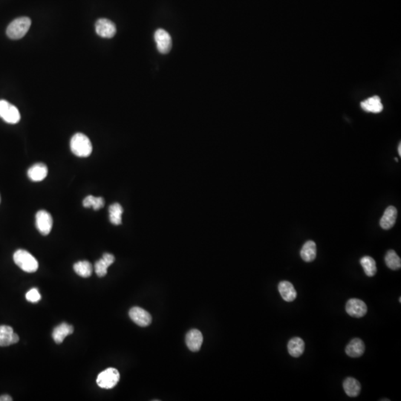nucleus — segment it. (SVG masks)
I'll use <instances>...</instances> for the list:
<instances>
[{
	"instance_id": "1",
	"label": "nucleus",
	"mask_w": 401,
	"mask_h": 401,
	"mask_svg": "<svg viewBox=\"0 0 401 401\" xmlns=\"http://www.w3.org/2000/svg\"><path fill=\"white\" fill-rule=\"evenodd\" d=\"M72 153L77 157L86 158L92 152V145L90 140L83 133H77L73 135L70 142Z\"/></svg>"
},
{
	"instance_id": "2",
	"label": "nucleus",
	"mask_w": 401,
	"mask_h": 401,
	"mask_svg": "<svg viewBox=\"0 0 401 401\" xmlns=\"http://www.w3.org/2000/svg\"><path fill=\"white\" fill-rule=\"evenodd\" d=\"M31 19L22 17L13 20L6 30V34L11 40H20L28 32L31 27Z\"/></svg>"
},
{
	"instance_id": "3",
	"label": "nucleus",
	"mask_w": 401,
	"mask_h": 401,
	"mask_svg": "<svg viewBox=\"0 0 401 401\" xmlns=\"http://www.w3.org/2000/svg\"><path fill=\"white\" fill-rule=\"evenodd\" d=\"M14 261L16 265L25 272L34 273L39 268L37 259L25 250H18L14 253Z\"/></svg>"
},
{
	"instance_id": "4",
	"label": "nucleus",
	"mask_w": 401,
	"mask_h": 401,
	"mask_svg": "<svg viewBox=\"0 0 401 401\" xmlns=\"http://www.w3.org/2000/svg\"><path fill=\"white\" fill-rule=\"evenodd\" d=\"M119 380V372L115 368H109L98 375L97 384L102 389H110L115 387Z\"/></svg>"
},
{
	"instance_id": "5",
	"label": "nucleus",
	"mask_w": 401,
	"mask_h": 401,
	"mask_svg": "<svg viewBox=\"0 0 401 401\" xmlns=\"http://www.w3.org/2000/svg\"><path fill=\"white\" fill-rule=\"evenodd\" d=\"M0 118L10 124H16L20 121V112L14 105L5 100H0Z\"/></svg>"
},
{
	"instance_id": "6",
	"label": "nucleus",
	"mask_w": 401,
	"mask_h": 401,
	"mask_svg": "<svg viewBox=\"0 0 401 401\" xmlns=\"http://www.w3.org/2000/svg\"><path fill=\"white\" fill-rule=\"evenodd\" d=\"M53 219L51 214L46 210H40L36 214V227L43 236H47L51 231Z\"/></svg>"
},
{
	"instance_id": "7",
	"label": "nucleus",
	"mask_w": 401,
	"mask_h": 401,
	"mask_svg": "<svg viewBox=\"0 0 401 401\" xmlns=\"http://www.w3.org/2000/svg\"><path fill=\"white\" fill-rule=\"evenodd\" d=\"M97 34L103 38H112L116 34L115 23L107 19H99L95 23Z\"/></svg>"
},
{
	"instance_id": "8",
	"label": "nucleus",
	"mask_w": 401,
	"mask_h": 401,
	"mask_svg": "<svg viewBox=\"0 0 401 401\" xmlns=\"http://www.w3.org/2000/svg\"><path fill=\"white\" fill-rule=\"evenodd\" d=\"M346 312L351 317L360 318L367 313V305L359 299H350L346 305Z\"/></svg>"
},
{
	"instance_id": "9",
	"label": "nucleus",
	"mask_w": 401,
	"mask_h": 401,
	"mask_svg": "<svg viewBox=\"0 0 401 401\" xmlns=\"http://www.w3.org/2000/svg\"><path fill=\"white\" fill-rule=\"evenodd\" d=\"M157 49L161 54H167L172 49V38L170 34L165 30L160 29L155 31L154 35Z\"/></svg>"
},
{
	"instance_id": "10",
	"label": "nucleus",
	"mask_w": 401,
	"mask_h": 401,
	"mask_svg": "<svg viewBox=\"0 0 401 401\" xmlns=\"http://www.w3.org/2000/svg\"><path fill=\"white\" fill-rule=\"evenodd\" d=\"M131 320L141 327H147L152 323V316L140 307H133L129 312Z\"/></svg>"
},
{
	"instance_id": "11",
	"label": "nucleus",
	"mask_w": 401,
	"mask_h": 401,
	"mask_svg": "<svg viewBox=\"0 0 401 401\" xmlns=\"http://www.w3.org/2000/svg\"><path fill=\"white\" fill-rule=\"evenodd\" d=\"M20 338L11 326H0V346H9L18 343Z\"/></svg>"
},
{
	"instance_id": "12",
	"label": "nucleus",
	"mask_w": 401,
	"mask_h": 401,
	"mask_svg": "<svg viewBox=\"0 0 401 401\" xmlns=\"http://www.w3.org/2000/svg\"><path fill=\"white\" fill-rule=\"evenodd\" d=\"M203 343V335L200 331L192 329L186 335V344L192 351H198Z\"/></svg>"
},
{
	"instance_id": "13",
	"label": "nucleus",
	"mask_w": 401,
	"mask_h": 401,
	"mask_svg": "<svg viewBox=\"0 0 401 401\" xmlns=\"http://www.w3.org/2000/svg\"><path fill=\"white\" fill-rule=\"evenodd\" d=\"M115 262V256L110 253H104L103 257L95 264V271L99 277H103L107 274L108 268Z\"/></svg>"
},
{
	"instance_id": "14",
	"label": "nucleus",
	"mask_w": 401,
	"mask_h": 401,
	"mask_svg": "<svg viewBox=\"0 0 401 401\" xmlns=\"http://www.w3.org/2000/svg\"><path fill=\"white\" fill-rule=\"evenodd\" d=\"M398 216V210L393 206H389L386 208L380 221V227L383 230H389L392 228L396 222Z\"/></svg>"
},
{
	"instance_id": "15",
	"label": "nucleus",
	"mask_w": 401,
	"mask_h": 401,
	"mask_svg": "<svg viewBox=\"0 0 401 401\" xmlns=\"http://www.w3.org/2000/svg\"><path fill=\"white\" fill-rule=\"evenodd\" d=\"M365 344L360 338H354L351 340L346 348V353L351 357H360L364 354Z\"/></svg>"
},
{
	"instance_id": "16",
	"label": "nucleus",
	"mask_w": 401,
	"mask_h": 401,
	"mask_svg": "<svg viewBox=\"0 0 401 401\" xmlns=\"http://www.w3.org/2000/svg\"><path fill=\"white\" fill-rule=\"evenodd\" d=\"M48 171L49 170L46 164L39 163L30 167L28 170V176L31 181L39 182L43 181L46 178Z\"/></svg>"
},
{
	"instance_id": "17",
	"label": "nucleus",
	"mask_w": 401,
	"mask_h": 401,
	"mask_svg": "<svg viewBox=\"0 0 401 401\" xmlns=\"http://www.w3.org/2000/svg\"><path fill=\"white\" fill-rule=\"evenodd\" d=\"M73 332L74 328L72 326L66 323H63L54 328L52 333V337L56 343L60 344L64 341L65 338L67 336L70 335Z\"/></svg>"
},
{
	"instance_id": "18",
	"label": "nucleus",
	"mask_w": 401,
	"mask_h": 401,
	"mask_svg": "<svg viewBox=\"0 0 401 401\" xmlns=\"http://www.w3.org/2000/svg\"><path fill=\"white\" fill-rule=\"evenodd\" d=\"M279 294L282 299L288 302H291L297 298V291L294 285L288 281H282L278 285Z\"/></svg>"
},
{
	"instance_id": "19",
	"label": "nucleus",
	"mask_w": 401,
	"mask_h": 401,
	"mask_svg": "<svg viewBox=\"0 0 401 401\" xmlns=\"http://www.w3.org/2000/svg\"><path fill=\"white\" fill-rule=\"evenodd\" d=\"M361 107L366 112L372 113H380L383 109L381 100L378 96L372 97L361 102Z\"/></svg>"
},
{
	"instance_id": "20",
	"label": "nucleus",
	"mask_w": 401,
	"mask_h": 401,
	"mask_svg": "<svg viewBox=\"0 0 401 401\" xmlns=\"http://www.w3.org/2000/svg\"><path fill=\"white\" fill-rule=\"evenodd\" d=\"M305 343L300 337H294L288 343V351L291 357H299L303 354Z\"/></svg>"
},
{
	"instance_id": "21",
	"label": "nucleus",
	"mask_w": 401,
	"mask_h": 401,
	"mask_svg": "<svg viewBox=\"0 0 401 401\" xmlns=\"http://www.w3.org/2000/svg\"><path fill=\"white\" fill-rule=\"evenodd\" d=\"M300 256L305 262H313L317 256V245L313 241H308L304 244L301 251Z\"/></svg>"
},
{
	"instance_id": "22",
	"label": "nucleus",
	"mask_w": 401,
	"mask_h": 401,
	"mask_svg": "<svg viewBox=\"0 0 401 401\" xmlns=\"http://www.w3.org/2000/svg\"><path fill=\"white\" fill-rule=\"evenodd\" d=\"M343 389L346 395L351 398L358 396L361 391V385L353 377H348L343 382Z\"/></svg>"
},
{
	"instance_id": "23",
	"label": "nucleus",
	"mask_w": 401,
	"mask_h": 401,
	"mask_svg": "<svg viewBox=\"0 0 401 401\" xmlns=\"http://www.w3.org/2000/svg\"><path fill=\"white\" fill-rule=\"evenodd\" d=\"M74 270L81 277L88 278L93 272L92 264L88 261H80L74 265Z\"/></svg>"
},
{
	"instance_id": "24",
	"label": "nucleus",
	"mask_w": 401,
	"mask_h": 401,
	"mask_svg": "<svg viewBox=\"0 0 401 401\" xmlns=\"http://www.w3.org/2000/svg\"><path fill=\"white\" fill-rule=\"evenodd\" d=\"M109 220L113 225H119L122 222V215L124 213L122 206L118 203L112 204L109 208Z\"/></svg>"
},
{
	"instance_id": "25",
	"label": "nucleus",
	"mask_w": 401,
	"mask_h": 401,
	"mask_svg": "<svg viewBox=\"0 0 401 401\" xmlns=\"http://www.w3.org/2000/svg\"><path fill=\"white\" fill-rule=\"evenodd\" d=\"M360 264L364 270L365 274L366 276L372 277L377 273V267L375 259L371 256H366L360 259Z\"/></svg>"
},
{
	"instance_id": "26",
	"label": "nucleus",
	"mask_w": 401,
	"mask_h": 401,
	"mask_svg": "<svg viewBox=\"0 0 401 401\" xmlns=\"http://www.w3.org/2000/svg\"><path fill=\"white\" fill-rule=\"evenodd\" d=\"M385 262L388 268L393 271L401 269V259L393 250H390L385 256Z\"/></svg>"
},
{
	"instance_id": "27",
	"label": "nucleus",
	"mask_w": 401,
	"mask_h": 401,
	"mask_svg": "<svg viewBox=\"0 0 401 401\" xmlns=\"http://www.w3.org/2000/svg\"><path fill=\"white\" fill-rule=\"evenodd\" d=\"M104 199L102 197H95L93 196H88L83 201L84 207H92L95 210L101 209L104 206Z\"/></svg>"
},
{
	"instance_id": "28",
	"label": "nucleus",
	"mask_w": 401,
	"mask_h": 401,
	"mask_svg": "<svg viewBox=\"0 0 401 401\" xmlns=\"http://www.w3.org/2000/svg\"><path fill=\"white\" fill-rule=\"evenodd\" d=\"M25 298H26L28 302H31V303H37L41 300V295H40L38 289L34 288H31L27 292V294H25Z\"/></svg>"
},
{
	"instance_id": "29",
	"label": "nucleus",
	"mask_w": 401,
	"mask_h": 401,
	"mask_svg": "<svg viewBox=\"0 0 401 401\" xmlns=\"http://www.w3.org/2000/svg\"><path fill=\"white\" fill-rule=\"evenodd\" d=\"M12 401V398H11V396L8 395H2V396H0V401Z\"/></svg>"
},
{
	"instance_id": "30",
	"label": "nucleus",
	"mask_w": 401,
	"mask_h": 401,
	"mask_svg": "<svg viewBox=\"0 0 401 401\" xmlns=\"http://www.w3.org/2000/svg\"><path fill=\"white\" fill-rule=\"evenodd\" d=\"M398 153H399L400 156H401V144L400 143L399 146H398Z\"/></svg>"
},
{
	"instance_id": "31",
	"label": "nucleus",
	"mask_w": 401,
	"mask_h": 401,
	"mask_svg": "<svg viewBox=\"0 0 401 401\" xmlns=\"http://www.w3.org/2000/svg\"><path fill=\"white\" fill-rule=\"evenodd\" d=\"M399 301H400V302H401V297H400V299H399Z\"/></svg>"
},
{
	"instance_id": "32",
	"label": "nucleus",
	"mask_w": 401,
	"mask_h": 401,
	"mask_svg": "<svg viewBox=\"0 0 401 401\" xmlns=\"http://www.w3.org/2000/svg\"><path fill=\"white\" fill-rule=\"evenodd\" d=\"M0 202H1V198H0Z\"/></svg>"
}]
</instances>
